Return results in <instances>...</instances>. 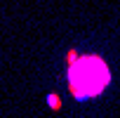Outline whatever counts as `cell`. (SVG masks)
I'll use <instances>...</instances> for the list:
<instances>
[{
  "label": "cell",
  "mask_w": 120,
  "mask_h": 118,
  "mask_svg": "<svg viewBox=\"0 0 120 118\" xmlns=\"http://www.w3.org/2000/svg\"><path fill=\"white\" fill-rule=\"evenodd\" d=\"M47 104H49V109H59V97L56 94H49L47 97Z\"/></svg>",
  "instance_id": "cell-2"
},
{
  "label": "cell",
  "mask_w": 120,
  "mask_h": 118,
  "mask_svg": "<svg viewBox=\"0 0 120 118\" xmlns=\"http://www.w3.org/2000/svg\"><path fill=\"white\" fill-rule=\"evenodd\" d=\"M68 92L78 102H90L99 97L111 83V69L99 54H68L66 69Z\"/></svg>",
  "instance_id": "cell-1"
}]
</instances>
